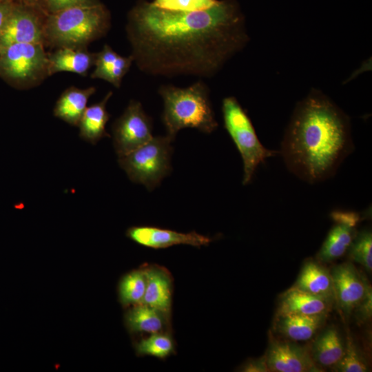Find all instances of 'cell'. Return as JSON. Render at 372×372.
<instances>
[{
  "mask_svg": "<svg viewBox=\"0 0 372 372\" xmlns=\"http://www.w3.org/2000/svg\"><path fill=\"white\" fill-rule=\"evenodd\" d=\"M331 369L332 371L337 372H366L369 371L367 362L349 335L347 337L343 356Z\"/></svg>",
  "mask_w": 372,
  "mask_h": 372,
  "instance_id": "cell-26",
  "label": "cell"
},
{
  "mask_svg": "<svg viewBox=\"0 0 372 372\" xmlns=\"http://www.w3.org/2000/svg\"><path fill=\"white\" fill-rule=\"evenodd\" d=\"M314 362L320 368H331L344 353L345 343L334 327L322 330L309 347Z\"/></svg>",
  "mask_w": 372,
  "mask_h": 372,
  "instance_id": "cell-19",
  "label": "cell"
},
{
  "mask_svg": "<svg viewBox=\"0 0 372 372\" xmlns=\"http://www.w3.org/2000/svg\"><path fill=\"white\" fill-rule=\"evenodd\" d=\"M371 300L372 291L371 290L353 312L359 322H364L371 319L372 314Z\"/></svg>",
  "mask_w": 372,
  "mask_h": 372,
  "instance_id": "cell-30",
  "label": "cell"
},
{
  "mask_svg": "<svg viewBox=\"0 0 372 372\" xmlns=\"http://www.w3.org/2000/svg\"><path fill=\"white\" fill-rule=\"evenodd\" d=\"M335 301L346 317L353 313L371 287L366 277L350 262L334 266L330 271Z\"/></svg>",
  "mask_w": 372,
  "mask_h": 372,
  "instance_id": "cell-10",
  "label": "cell"
},
{
  "mask_svg": "<svg viewBox=\"0 0 372 372\" xmlns=\"http://www.w3.org/2000/svg\"><path fill=\"white\" fill-rule=\"evenodd\" d=\"M292 288L333 302L335 293L330 271L320 262L308 260L304 263Z\"/></svg>",
  "mask_w": 372,
  "mask_h": 372,
  "instance_id": "cell-17",
  "label": "cell"
},
{
  "mask_svg": "<svg viewBox=\"0 0 372 372\" xmlns=\"http://www.w3.org/2000/svg\"><path fill=\"white\" fill-rule=\"evenodd\" d=\"M146 276L141 267L125 274L118 285V300L124 307L141 304L146 289Z\"/></svg>",
  "mask_w": 372,
  "mask_h": 372,
  "instance_id": "cell-23",
  "label": "cell"
},
{
  "mask_svg": "<svg viewBox=\"0 0 372 372\" xmlns=\"http://www.w3.org/2000/svg\"><path fill=\"white\" fill-rule=\"evenodd\" d=\"M353 148L349 116L313 88L294 107L279 153L289 172L316 184L333 176Z\"/></svg>",
  "mask_w": 372,
  "mask_h": 372,
  "instance_id": "cell-2",
  "label": "cell"
},
{
  "mask_svg": "<svg viewBox=\"0 0 372 372\" xmlns=\"http://www.w3.org/2000/svg\"><path fill=\"white\" fill-rule=\"evenodd\" d=\"M126 236L143 247L165 249L176 245H187L196 247L208 245L212 239L193 231L181 233L153 226H133L126 231Z\"/></svg>",
  "mask_w": 372,
  "mask_h": 372,
  "instance_id": "cell-12",
  "label": "cell"
},
{
  "mask_svg": "<svg viewBox=\"0 0 372 372\" xmlns=\"http://www.w3.org/2000/svg\"><path fill=\"white\" fill-rule=\"evenodd\" d=\"M48 65L42 43H14L0 48V70L12 79L34 80L48 72Z\"/></svg>",
  "mask_w": 372,
  "mask_h": 372,
  "instance_id": "cell-8",
  "label": "cell"
},
{
  "mask_svg": "<svg viewBox=\"0 0 372 372\" xmlns=\"http://www.w3.org/2000/svg\"><path fill=\"white\" fill-rule=\"evenodd\" d=\"M174 341L169 332L151 333L134 345L138 356L150 355L165 359L174 352Z\"/></svg>",
  "mask_w": 372,
  "mask_h": 372,
  "instance_id": "cell-24",
  "label": "cell"
},
{
  "mask_svg": "<svg viewBox=\"0 0 372 372\" xmlns=\"http://www.w3.org/2000/svg\"><path fill=\"white\" fill-rule=\"evenodd\" d=\"M53 12L77 6L96 3L93 0H46Z\"/></svg>",
  "mask_w": 372,
  "mask_h": 372,
  "instance_id": "cell-31",
  "label": "cell"
},
{
  "mask_svg": "<svg viewBox=\"0 0 372 372\" xmlns=\"http://www.w3.org/2000/svg\"><path fill=\"white\" fill-rule=\"evenodd\" d=\"M350 259L369 272L372 271V232L365 229L356 232L348 250Z\"/></svg>",
  "mask_w": 372,
  "mask_h": 372,
  "instance_id": "cell-25",
  "label": "cell"
},
{
  "mask_svg": "<svg viewBox=\"0 0 372 372\" xmlns=\"http://www.w3.org/2000/svg\"><path fill=\"white\" fill-rule=\"evenodd\" d=\"M163 100L162 121L173 141L178 132L192 127L209 134L218 127L208 87L198 81L186 88L163 85L158 89Z\"/></svg>",
  "mask_w": 372,
  "mask_h": 372,
  "instance_id": "cell-3",
  "label": "cell"
},
{
  "mask_svg": "<svg viewBox=\"0 0 372 372\" xmlns=\"http://www.w3.org/2000/svg\"><path fill=\"white\" fill-rule=\"evenodd\" d=\"M265 355L267 365L271 372L323 371L313 360L309 348L293 341L278 338L271 331Z\"/></svg>",
  "mask_w": 372,
  "mask_h": 372,
  "instance_id": "cell-9",
  "label": "cell"
},
{
  "mask_svg": "<svg viewBox=\"0 0 372 372\" xmlns=\"http://www.w3.org/2000/svg\"><path fill=\"white\" fill-rule=\"evenodd\" d=\"M95 56L80 48H60L48 56V74L70 72L85 75L94 64Z\"/></svg>",
  "mask_w": 372,
  "mask_h": 372,
  "instance_id": "cell-20",
  "label": "cell"
},
{
  "mask_svg": "<svg viewBox=\"0 0 372 372\" xmlns=\"http://www.w3.org/2000/svg\"><path fill=\"white\" fill-rule=\"evenodd\" d=\"M152 119L141 103L132 100L113 123V145L118 158L141 147L153 137Z\"/></svg>",
  "mask_w": 372,
  "mask_h": 372,
  "instance_id": "cell-7",
  "label": "cell"
},
{
  "mask_svg": "<svg viewBox=\"0 0 372 372\" xmlns=\"http://www.w3.org/2000/svg\"><path fill=\"white\" fill-rule=\"evenodd\" d=\"M238 371L243 372H269L265 355L256 359L248 360L242 364Z\"/></svg>",
  "mask_w": 372,
  "mask_h": 372,
  "instance_id": "cell-32",
  "label": "cell"
},
{
  "mask_svg": "<svg viewBox=\"0 0 372 372\" xmlns=\"http://www.w3.org/2000/svg\"><path fill=\"white\" fill-rule=\"evenodd\" d=\"M333 301L291 287L279 298L276 316L327 315Z\"/></svg>",
  "mask_w": 372,
  "mask_h": 372,
  "instance_id": "cell-15",
  "label": "cell"
},
{
  "mask_svg": "<svg viewBox=\"0 0 372 372\" xmlns=\"http://www.w3.org/2000/svg\"><path fill=\"white\" fill-rule=\"evenodd\" d=\"M109 92L100 102L87 107L78 125L79 136L85 142L96 144L105 137H110L106 132L105 125L110 114L106 109V104L112 96Z\"/></svg>",
  "mask_w": 372,
  "mask_h": 372,
  "instance_id": "cell-21",
  "label": "cell"
},
{
  "mask_svg": "<svg viewBox=\"0 0 372 372\" xmlns=\"http://www.w3.org/2000/svg\"><path fill=\"white\" fill-rule=\"evenodd\" d=\"M218 2V0H154L152 3L170 11L196 12L209 9Z\"/></svg>",
  "mask_w": 372,
  "mask_h": 372,
  "instance_id": "cell-27",
  "label": "cell"
},
{
  "mask_svg": "<svg viewBox=\"0 0 372 372\" xmlns=\"http://www.w3.org/2000/svg\"><path fill=\"white\" fill-rule=\"evenodd\" d=\"M107 25L101 5L77 6L53 12L43 28L44 37L60 48H79L102 36Z\"/></svg>",
  "mask_w": 372,
  "mask_h": 372,
  "instance_id": "cell-4",
  "label": "cell"
},
{
  "mask_svg": "<svg viewBox=\"0 0 372 372\" xmlns=\"http://www.w3.org/2000/svg\"><path fill=\"white\" fill-rule=\"evenodd\" d=\"M127 32L140 70L165 76H214L249 41L233 0L196 12L170 11L143 1L131 12Z\"/></svg>",
  "mask_w": 372,
  "mask_h": 372,
  "instance_id": "cell-1",
  "label": "cell"
},
{
  "mask_svg": "<svg viewBox=\"0 0 372 372\" xmlns=\"http://www.w3.org/2000/svg\"><path fill=\"white\" fill-rule=\"evenodd\" d=\"M222 112L224 127L242 160V184L246 185L251 181L258 166L279 152L269 149L261 143L249 117L235 97L223 100Z\"/></svg>",
  "mask_w": 372,
  "mask_h": 372,
  "instance_id": "cell-5",
  "label": "cell"
},
{
  "mask_svg": "<svg viewBox=\"0 0 372 372\" xmlns=\"http://www.w3.org/2000/svg\"><path fill=\"white\" fill-rule=\"evenodd\" d=\"M172 141L167 135L153 136L141 147L118 158V165L130 180L152 191L172 170Z\"/></svg>",
  "mask_w": 372,
  "mask_h": 372,
  "instance_id": "cell-6",
  "label": "cell"
},
{
  "mask_svg": "<svg viewBox=\"0 0 372 372\" xmlns=\"http://www.w3.org/2000/svg\"><path fill=\"white\" fill-rule=\"evenodd\" d=\"M327 316L276 315L273 329L284 339L293 342L307 341L321 329Z\"/></svg>",
  "mask_w": 372,
  "mask_h": 372,
  "instance_id": "cell-16",
  "label": "cell"
},
{
  "mask_svg": "<svg viewBox=\"0 0 372 372\" xmlns=\"http://www.w3.org/2000/svg\"><path fill=\"white\" fill-rule=\"evenodd\" d=\"M94 87L79 89L71 87L59 96L54 105V115L72 126H78L87 107L90 97L95 92Z\"/></svg>",
  "mask_w": 372,
  "mask_h": 372,
  "instance_id": "cell-22",
  "label": "cell"
},
{
  "mask_svg": "<svg viewBox=\"0 0 372 372\" xmlns=\"http://www.w3.org/2000/svg\"><path fill=\"white\" fill-rule=\"evenodd\" d=\"M11 8L6 4L0 2V32L6 21Z\"/></svg>",
  "mask_w": 372,
  "mask_h": 372,
  "instance_id": "cell-33",
  "label": "cell"
},
{
  "mask_svg": "<svg viewBox=\"0 0 372 372\" xmlns=\"http://www.w3.org/2000/svg\"><path fill=\"white\" fill-rule=\"evenodd\" d=\"M125 324L131 333L165 331L170 325V315L144 304L132 306L125 313Z\"/></svg>",
  "mask_w": 372,
  "mask_h": 372,
  "instance_id": "cell-18",
  "label": "cell"
},
{
  "mask_svg": "<svg viewBox=\"0 0 372 372\" xmlns=\"http://www.w3.org/2000/svg\"><path fill=\"white\" fill-rule=\"evenodd\" d=\"M133 56H118L114 63L109 67L101 76L100 79L112 83L116 87H119L123 77L129 70Z\"/></svg>",
  "mask_w": 372,
  "mask_h": 372,
  "instance_id": "cell-28",
  "label": "cell"
},
{
  "mask_svg": "<svg viewBox=\"0 0 372 372\" xmlns=\"http://www.w3.org/2000/svg\"><path fill=\"white\" fill-rule=\"evenodd\" d=\"M44 30L28 10L12 9L0 32V48L14 43H42Z\"/></svg>",
  "mask_w": 372,
  "mask_h": 372,
  "instance_id": "cell-13",
  "label": "cell"
},
{
  "mask_svg": "<svg viewBox=\"0 0 372 372\" xmlns=\"http://www.w3.org/2000/svg\"><path fill=\"white\" fill-rule=\"evenodd\" d=\"M330 216L334 225L317 254L318 260L324 263L333 262L347 252L362 219L359 213L353 211L335 210Z\"/></svg>",
  "mask_w": 372,
  "mask_h": 372,
  "instance_id": "cell-11",
  "label": "cell"
},
{
  "mask_svg": "<svg viewBox=\"0 0 372 372\" xmlns=\"http://www.w3.org/2000/svg\"><path fill=\"white\" fill-rule=\"evenodd\" d=\"M146 276L145 292L141 304L171 315L173 282L170 273L157 265L142 267Z\"/></svg>",
  "mask_w": 372,
  "mask_h": 372,
  "instance_id": "cell-14",
  "label": "cell"
},
{
  "mask_svg": "<svg viewBox=\"0 0 372 372\" xmlns=\"http://www.w3.org/2000/svg\"><path fill=\"white\" fill-rule=\"evenodd\" d=\"M118 56L110 46L105 45L102 50L96 54L94 61L96 68L92 73L91 77L100 79L102 74L114 63Z\"/></svg>",
  "mask_w": 372,
  "mask_h": 372,
  "instance_id": "cell-29",
  "label": "cell"
}]
</instances>
